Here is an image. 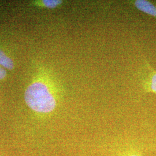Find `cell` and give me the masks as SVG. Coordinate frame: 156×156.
Segmentation results:
<instances>
[{
	"mask_svg": "<svg viewBox=\"0 0 156 156\" xmlns=\"http://www.w3.org/2000/svg\"><path fill=\"white\" fill-rule=\"evenodd\" d=\"M0 66L8 70H12L14 67V62L11 58L7 56L3 50L0 49Z\"/></svg>",
	"mask_w": 156,
	"mask_h": 156,
	"instance_id": "obj_5",
	"label": "cell"
},
{
	"mask_svg": "<svg viewBox=\"0 0 156 156\" xmlns=\"http://www.w3.org/2000/svg\"><path fill=\"white\" fill-rule=\"evenodd\" d=\"M24 100L31 110L42 115H51L58 106L56 91L44 80L31 84L25 91Z\"/></svg>",
	"mask_w": 156,
	"mask_h": 156,
	"instance_id": "obj_1",
	"label": "cell"
},
{
	"mask_svg": "<svg viewBox=\"0 0 156 156\" xmlns=\"http://www.w3.org/2000/svg\"><path fill=\"white\" fill-rule=\"evenodd\" d=\"M145 151H156V137L150 142H144Z\"/></svg>",
	"mask_w": 156,
	"mask_h": 156,
	"instance_id": "obj_7",
	"label": "cell"
},
{
	"mask_svg": "<svg viewBox=\"0 0 156 156\" xmlns=\"http://www.w3.org/2000/svg\"><path fill=\"white\" fill-rule=\"evenodd\" d=\"M130 4L138 11L156 19V4L147 0L131 1Z\"/></svg>",
	"mask_w": 156,
	"mask_h": 156,
	"instance_id": "obj_4",
	"label": "cell"
},
{
	"mask_svg": "<svg viewBox=\"0 0 156 156\" xmlns=\"http://www.w3.org/2000/svg\"><path fill=\"white\" fill-rule=\"evenodd\" d=\"M6 76V72L5 69L0 67V80H2L5 78Z\"/></svg>",
	"mask_w": 156,
	"mask_h": 156,
	"instance_id": "obj_8",
	"label": "cell"
},
{
	"mask_svg": "<svg viewBox=\"0 0 156 156\" xmlns=\"http://www.w3.org/2000/svg\"><path fill=\"white\" fill-rule=\"evenodd\" d=\"M139 80L141 89L144 93L156 95V70L146 59L143 60L140 69Z\"/></svg>",
	"mask_w": 156,
	"mask_h": 156,
	"instance_id": "obj_3",
	"label": "cell"
},
{
	"mask_svg": "<svg viewBox=\"0 0 156 156\" xmlns=\"http://www.w3.org/2000/svg\"><path fill=\"white\" fill-rule=\"evenodd\" d=\"M144 141L130 137H117L102 145L100 156H143Z\"/></svg>",
	"mask_w": 156,
	"mask_h": 156,
	"instance_id": "obj_2",
	"label": "cell"
},
{
	"mask_svg": "<svg viewBox=\"0 0 156 156\" xmlns=\"http://www.w3.org/2000/svg\"><path fill=\"white\" fill-rule=\"evenodd\" d=\"M0 156H2V154H1V153H0Z\"/></svg>",
	"mask_w": 156,
	"mask_h": 156,
	"instance_id": "obj_9",
	"label": "cell"
},
{
	"mask_svg": "<svg viewBox=\"0 0 156 156\" xmlns=\"http://www.w3.org/2000/svg\"><path fill=\"white\" fill-rule=\"evenodd\" d=\"M64 1L62 0H42L37 1V4L41 7L46 9H55L62 5Z\"/></svg>",
	"mask_w": 156,
	"mask_h": 156,
	"instance_id": "obj_6",
	"label": "cell"
}]
</instances>
